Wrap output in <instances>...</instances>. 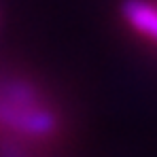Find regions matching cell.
Here are the masks:
<instances>
[{
    "mask_svg": "<svg viewBox=\"0 0 157 157\" xmlns=\"http://www.w3.org/2000/svg\"><path fill=\"white\" fill-rule=\"evenodd\" d=\"M0 157H26V153H24V149L19 144L6 140V142L0 144Z\"/></svg>",
    "mask_w": 157,
    "mask_h": 157,
    "instance_id": "obj_3",
    "label": "cell"
},
{
    "mask_svg": "<svg viewBox=\"0 0 157 157\" xmlns=\"http://www.w3.org/2000/svg\"><path fill=\"white\" fill-rule=\"evenodd\" d=\"M0 125L30 140H45L57 134L59 117L47 102L9 104L0 100Z\"/></svg>",
    "mask_w": 157,
    "mask_h": 157,
    "instance_id": "obj_1",
    "label": "cell"
},
{
    "mask_svg": "<svg viewBox=\"0 0 157 157\" xmlns=\"http://www.w3.org/2000/svg\"><path fill=\"white\" fill-rule=\"evenodd\" d=\"M0 100L9 104H38L45 102L40 89L26 78H6L0 83Z\"/></svg>",
    "mask_w": 157,
    "mask_h": 157,
    "instance_id": "obj_2",
    "label": "cell"
}]
</instances>
